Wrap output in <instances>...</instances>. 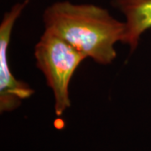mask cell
Masks as SVG:
<instances>
[{
    "instance_id": "3",
    "label": "cell",
    "mask_w": 151,
    "mask_h": 151,
    "mask_svg": "<svg viewBox=\"0 0 151 151\" xmlns=\"http://www.w3.org/2000/svg\"><path fill=\"white\" fill-rule=\"evenodd\" d=\"M29 0L16 3L6 12L0 24V113L13 112L22 102L32 96L35 90L24 81L15 78L8 59L14 25L27 7Z\"/></svg>"
},
{
    "instance_id": "4",
    "label": "cell",
    "mask_w": 151,
    "mask_h": 151,
    "mask_svg": "<svg viewBox=\"0 0 151 151\" xmlns=\"http://www.w3.org/2000/svg\"><path fill=\"white\" fill-rule=\"evenodd\" d=\"M113 6L125 17L126 33L123 43L132 53L144 33L151 29V0H113Z\"/></svg>"
},
{
    "instance_id": "1",
    "label": "cell",
    "mask_w": 151,
    "mask_h": 151,
    "mask_svg": "<svg viewBox=\"0 0 151 151\" xmlns=\"http://www.w3.org/2000/svg\"><path fill=\"white\" fill-rule=\"evenodd\" d=\"M45 30L54 34L100 65H110L117 57L115 45L123 43L126 24L107 9L92 4L57 1L43 13Z\"/></svg>"
},
{
    "instance_id": "2",
    "label": "cell",
    "mask_w": 151,
    "mask_h": 151,
    "mask_svg": "<svg viewBox=\"0 0 151 151\" xmlns=\"http://www.w3.org/2000/svg\"><path fill=\"white\" fill-rule=\"evenodd\" d=\"M35 58L37 68L53 92L55 113L60 117L71 105L70 81L86 56L62 39L45 30L35 45Z\"/></svg>"
}]
</instances>
